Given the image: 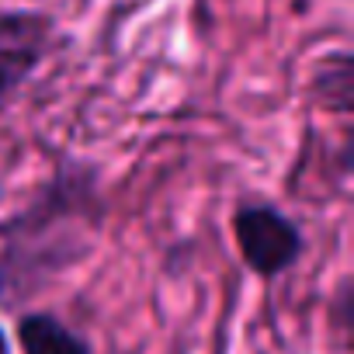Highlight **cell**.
<instances>
[{
  "label": "cell",
  "mask_w": 354,
  "mask_h": 354,
  "mask_svg": "<svg viewBox=\"0 0 354 354\" xmlns=\"http://www.w3.org/2000/svg\"><path fill=\"white\" fill-rule=\"evenodd\" d=\"M0 295H4V268H0Z\"/></svg>",
  "instance_id": "cell-6"
},
{
  "label": "cell",
  "mask_w": 354,
  "mask_h": 354,
  "mask_svg": "<svg viewBox=\"0 0 354 354\" xmlns=\"http://www.w3.org/2000/svg\"><path fill=\"white\" fill-rule=\"evenodd\" d=\"M59 46L56 18L35 8H0V115Z\"/></svg>",
  "instance_id": "cell-2"
},
{
  "label": "cell",
  "mask_w": 354,
  "mask_h": 354,
  "mask_svg": "<svg viewBox=\"0 0 354 354\" xmlns=\"http://www.w3.org/2000/svg\"><path fill=\"white\" fill-rule=\"evenodd\" d=\"M233 236L243 264L261 278L285 274L302 257L306 243L295 219H288L278 205L268 202H243L233 212Z\"/></svg>",
  "instance_id": "cell-3"
},
{
  "label": "cell",
  "mask_w": 354,
  "mask_h": 354,
  "mask_svg": "<svg viewBox=\"0 0 354 354\" xmlns=\"http://www.w3.org/2000/svg\"><path fill=\"white\" fill-rule=\"evenodd\" d=\"M97 230V174L91 167H63L18 216L0 226L4 261L15 271L53 274L91 254Z\"/></svg>",
  "instance_id": "cell-1"
},
{
  "label": "cell",
  "mask_w": 354,
  "mask_h": 354,
  "mask_svg": "<svg viewBox=\"0 0 354 354\" xmlns=\"http://www.w3.org/2000/svg\"><path fill=\"white\" fill-rule=\"evenodd\" d=\"M0 354H11V340H8L4 330H0Z\"/></svg>",
  "instance_id": "cell-5"
},
{
  "label": "cell",
  "mask_w": 354,
  "mask_h": 354,
  "mask_svg": "<svg viewBox=\"0 0 354 354\" xmlns=\"http://www.w3.org/2000/svg\"><path fill=\"white\" fill-rule=\"evenodd\" d=\"M21 354H94L91 340L53 313H25L18 319Z\"/></svg>",
  "instance_id": "cell-4"
}]
</instances>
